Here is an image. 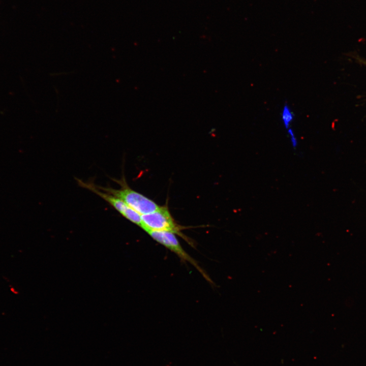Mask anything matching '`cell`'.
<instances>
[{
  "label": "cell",
  "mask_w": 366,
  "mask_h": 366,
  "mask_svg": "<svg viewBox=\"0 0 366 366\" xmlns=\"http://www.w3.org/2000/svg\"><path fill=\"white\" fill-rule=\"evenodd\" d=\"M115 181L120 185L121 187L119 189L96 186L101 191L123 200L140 215L152 212L160 207L151 199L131 189L127 184L124 178Z\"/></svg>",
  "instance_id": "6da1fadb"
},
{
  "label": "cell",
  "mask_w": 366,
  "mask_h": 366,
  "mask_svg": "<svg viewBox=\"0 0 366 366\" xmlns=\"http://www.w3.org/2000/svg\"><path fill=\"white\" fill-rule=\"evenodd\" d=\"M141 228L146 232L149 231L170 232L189 242L186 236L180 232L182 227L175 222L167 206H160L155 211L141 215Z\"/></svg>",
  "instance_id": "7a4b0ae2"
},
{
  "label": "cell",
  "mask_w": 366,
  "mask_h": 366,
  "mask_svg": "<svg viewBox=\"0 0 366 366\" xmlns=\"http://www.w3.org/2000/svg\"><path fill=\"white\" fill-rule=\"evenodd\" d=\"M147 233L156 241L176 254L184 261L192 264L209 282L210 279L196 261L182 248L175 234L168 231H149Z\"/></svg>",
  "instance_id": "3957f363"
},
{
  "label": "cell",
  "mask_w": 366,
  "mask_h": 366,
  "mask_svg": "<svg viewBox=\"0 0 366 366\" xmlns=\"http://www.w3.org/2000/svg\"><path fill=\"white\" fill-rule=\"evenodd\" d=\"M77 180L81 187L88 189L102 197L122 216L141 227L142 225L141 215L130 207L123 200L109 193L101 191L93 183L84 182L79 179H77Z\"/></svg>",
  "instance_id": "277c9868"
},
{
  "label": "cell",
  "mask_w": 366,
  "mask_h": 366,
  "mask_svg": "<svg viewBox=\"0 0 366 366\" xmlns=\"http://www.w3.org/2000/svg\"><path fill=\"white\" fill-rule=\"evenodd\" d=\"M281 116L283 126L287 130L290 128V125L294 118V115L290 106L287 103H285L283 107Z\"/></svg>",
  "instance_id": "5b68a950"
},
{
  "label": "cell",
  "mask_w": 366,
  "mask_h": 366,
  "mask_svg": "<svg viewBox=\"0 0 366 366\" xmlns=\"http://www.w3.org/2000/svg\"><path fill=\"white\" fill-rule=\"evenodd\" d=\"M287 130L292 146L293 147H296L298 141L294 131L291 128H289Z\"/></svg>",
  "instance_id": "8992f818"
}]
</instances>
